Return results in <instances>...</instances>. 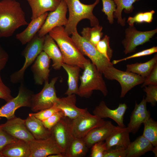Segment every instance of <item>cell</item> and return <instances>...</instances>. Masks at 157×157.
Returning a JSON list of instances; mask_svg holds the SVG:
<instances>
[{"mask_svg":"<svg viewBox=\"0 0 157 157\" xmlns=\"http://www.w3.org/2000/svg\"><path fill=\"white\" fill-rule=\"evenodd\" d=\"M58 79L56 77L50 82L49 81H46L40 92L33 94L30 107L32 111L35 112L49 108L56 102L58 97L56 95L55 85Z\"/></svg>","mask_w":157,"mask_h":157,"instance_id":"cell-8","label":"cell"},{"mask_svg":"<svg viewBox=\"0 0 157 157\" xmlns=\"http://www.w3.org/2000/svg\"><path fill=\"white\" fill-rule=\"evenodd\" d=\"M43 51L52 60L53 68L60 69L64 63L63 56L56 42L48 33L45 35Z\"/></svg>","mask_w":157,"mask_h":157,"instance_id":"cell-21","label":"cell"},{"mask_svg":"<svg viewBox=\"0 0 157 157\" xmlns=\"http://www.w3.org/2000/svg\"><path fill=\"white\" fill-rule=\"evenodd\" d=\"M45 36H39L37 33L30 41L22 53L25 60L22 67L10 76V81L12 83L23 82L26 70L35 60L38 56L43 51Z\"/></svg>","mask_w":157,"mask_h":157,"instance_id":"cell-6","label":"cell"},{"mask_svg":"<svg viewBox=\"0 0 157 157\" xmlns=\"http://www.w3.org/2000/svg\"><path fill=\"white\" fill-rule=\"evenodd\" d=\"M17 140L0 128V151L7 145Z\"/></svg>","mask_w":157,"mask_h":157,"instance_id":"cell-45","label":"cell"},{"mask_svg":"<svg viewBox=\"0 0 157 157\" xmlns=\"http://www.w3.org/2000/svg\"><path fill=\"white\" fill-rule=\"evenodd\" d=\"M32 11L31 19L38 17L48 11L54 10L58 6L61 0H26Z\"/></svg>","mask_w":157,"mask_h":157,"instance_id":"cell-26","label":"cell"},{"mask_svg":"<svg viewBox=\"0 0 157 157\" xmlns=\"http://www.w3.org/2000/svg\"><path fill=\"white\" fill-rule=\"evenodd\" d=\"M51 135L65 153L74 138L71 131L70 119L66 117L61 119L51 130Z\"/></svg>","mask_w":157,"mask_h":157,"instance_id":"cell-15","label":"cell"},{"mask_svg":"<svg viewBox=\"0 0 157 157\" xmlns=\"http://www.w3.org/2000/svg\"><path fill=\"white\" fill-rule=\"evenodd\" d=\"M147 103L144 97L140 103L138 104L135 102L127 127L130 133H135L141 124L150 117V113L147 108Z\"/></svg>","mask_w":157,"mask_h":157,"instance_id":"cell-18","label":"cell"},{"mask_svg":"<svg viewBox=\"0 0 157 157\" xmlns=\"http://www.w3.org/2000/svg\"><path fill=\"white\" fill-rule=\"evenodd\" d=\"M100 0H96L92 4H85L80 0H63L69 13L67 23L64 27L65 32L69 35H72L77 31L78 23L84 19L89 20L92 27L99 25L98 19L93 14V11Z\"/></svg>","mask_w":157,"mask_h":157,"instance_id":"cell-3","label":"cell"},{"mask_svg":"<svg viewBox=\"0 0 157 157\" xmlns=\"http://www.w3.org/2000/svg\"><path fill=\"white\" fill-rule=\"evenodd\" d=\"M148 85H157V63L144 80L142 87Z\"/></svg>","mask_w":157,"mask_h":157,"instance_id":"cell-43","label":"cell"},{"mask_svg":"<svg viewBox=\"0 0 157 157\" xmlns=\"http://www.w3.org/2000/svg\"><path fill=\"white\" fill-rule=\"evenodd\" d=\"M107 79L117 81L121 87L120 97L124 98L127 93L136 85L143 83L145 78L137 74L116 69L113 65L108 67L103 74Z\"/></svg>","mask_w":157,"mask_h":157,"instance_id":"cell-7","label":"cell"},{"mask_svg":"<svg viewBox=\"0 0 157 157\" xmlns=\"http://www.w3.org/2000/svg\"><path fill=\"white\" fill-rule=\"evenodd\" d=\"M72 35L71 38L82 54L89 58L102 74L108 67L113 65L110 60L98 51L95 46L81 36L77 31Z\"/></svg>","mask_w":157,"mask_h":157,"instance_id":"cell-5","label":"cell"},{"mask_svg":"<svg viewBox=\"0 0 157 157\" xmlns=\"http://www.w3.org/2000/svg\"><path fill=\"white\" fill-rule=\"evenodd\" d=\"M154 147L142 135L131 142L126 149V157H139L153 151Z\"/></svg>","mask_w":157,"mask_h":157,"instance_id":"cell-27","label":"cell"},{"mask_svg":"<svg viewBox=\"0 0 157 157\" xmlns=\"http://www.w3.org/2000/svg\"><path fill=\"white\" fill-rule=\"evenodd\" d=\"M8 58V54L0 44V72L5 67Z\"/></svg>","mask_w":157,"mask_h":157,"instance_id":"cell-46","label":"cell"},{"mask_svg":"<svg viewBox=\"0 0 157 157\" xmlns=\"http://www.w3.org/2000/svg\"><path fill=\"white\" fill-rule=\"evenodd\" d=\"M97 50L108 60L110 61L113 51L110 46V37L106 35L95 46Z\"/></svg>","mask_w":157,"mask_h":157,"instance_id":"cell-35","label":"cell"},{"mask_svg":"<svg viewBox=\"0 0 157 157\" xmlns=\"http://www.w3.org/2000/svg\"><path fill=\"white\" fill-rule=\"evenodd\" d=\"M88 149L83 138H74L65 153L67 157H84L88 152Z\"/></svg>","mask_w":157,"mask_h":157,"instance_id":"cell-30","label":"cell"},{"mask_svg":"<svg viewBox=\"0 0 157 157\" xmlns=\"http://www.w3.org/2000/svg\"><path fill=\"white\" fill-rule=\"evenodd\" d=\"M28 24L19 2L15 0L0 1V38L10 37L19 27Z\"/></svg>","mask_w":157,"mask_h":157,"instance_id":"cell-1","label":"cell"},{"mask_svg":"<svg viewBox=\"0 0 157 157\" xmlns=\"http://www.w3.org/2000/svg\"><path fill=\"white\" fill-rule=\"evenodd\" d=\"M13 98L11 94L10 90L3 82L0 72V99L7 102Z\"/></svg>","mask_w":157,"mask_h":157,"instance_id":"cell-44","label":"cell"},{"mask_svg":"<svg viewBox=\"0 0 157 157\" xmlns=\"http://www.w3.org/2000/svg\"><path fill=\"white\" fill-rule=\"evenodd\" d=\"M144 87L146 94V101L150 103L152 106H155L157 102V85H148Z\"/></svg>","mask_w":157,"mask_h":157,"instance_id":"cell-37","label":"cell"},{"mask_svg":"<svg viewBox=\"0 0 157 157\" xmlns=\"http://www.w3.org/2000/svg\"><path fill=\"white\" fill-rule=\"evenodd\" d=\"M67 10L66 3L63 0H61L57 8L48 13L44 23L37 33L38 35L43 37L56 27L65 26L67 22L66 17Z\"/></svg>","mask_w":157,"mask_h":157,"instance_id":"cell-12","label":"cell"},{"mask_svg":"<svg viewBox=\"0 0 157 157\" xmlns=\"http://www.w3.org/2000/svg\"><path fill=\"white\" fill-rule=\"evenodd\" d=\"M126 149L120 146H115L106 150L103 157H126Z\"/></svg>","mask_w":157,"mask_h":157,"instance_id":"cell-41","label":"cell"},{"mask_svg":"<svg viewBox=\"0 0 157 157\" xmlns=\"http://www.w3.org/2000/svg\"><path fill=\"white\" fill-rule=\"evenodd\" d=\"M50 59L44 51L38 56L31 67L36 84L42 85L49 81Z\"/></svg>","mask_w":157,"mask_h":157,"instance_id":"cell-17","label":"cell"},{"mask_svg":"<svg viewBox=\"0 0 157 157\" xmlns=\"http://www.w3.org/2000/svg\"><path fill=\"white\" fill-rule=\"evenodd\" d=\"M142 135L154 147H157V122L150 117L143 124Z\"/></svg>","mask_w":157,"mask_h":157,"instance_id":"cell-32","label":"cell"},{"mask_svg":"<svg viewBox=\"0 0 157 157\" xmlns=\"http://www.w3.org/2000/svg\"><path fill=\"white\" fill-rule=\"evenodd\" d=\"M60 110L57 107L55 103L51 107L41 110L36 113L31 114L36 118L42 121Z\"/></svg>","mask_w":157,"mask_h":157,"instance_id":"cell-39","label":"cell"},{"mask_svg":"<svg viewBox=\"0 0 157 157\" xmlns=\"http://www.w3.org/2000/svg\"><path fill=\"white\" fill-rule=\"evenodd\" d=\"M102 29L99 25L92 28H84L81 32L82 36L96 46L103 36Z\"/></svg>","mask_w":157,"mask_h":157,"instance_id":"cell-33","label":"cell"},{"mask_svg":"<svg viewBox=\"0 0 157 157\" xmlns=\"http://www.w3.org/2000/svg\"><path fill=\"white\" fill-rule=\"evenodd\" d=\"M33 94L21 83L17 95L13 98L0 108V117L7 119L14 117L16 110L23 107H31V99Z\"/></svg>","mask_w":157,"mask_h":157,"instance_id":"cell-10","label":"cell"},{"mask_svg":"<svg viewBox=\"0 0 157 157\" xmlns=\"http://www.w3.org/2000/svg\"><path fill=\"white\" fill-rule=\"evenodd\" d=\"M157 63V55L156 54L146 62L127 64L126 71L135 73L145 78Z\"/></svg>","mask_w":157,"mask_h":157,"instance_id":"cell-29","label":"cell"},{"mask_svg":"<svg viewBox=\"0 0 157 157\" xmlns=\"http://www.w3.org/2000/svg\"><path fill=\"white\" fill-rule=\"evenodd\" d=\"M30 157H46L55 154L65 153L51 135L44 139H33L29 142Z\"/></svg>","mask_w":157,"mask_h":157,"instance_id":"cell-13","label":"cell"},{"mask_svg":"<svg viewBox=\"0 0 157 157\" xmlns=\"http://www.w3.org/2000/svg\"><path fill=\"white\" fill-rule=\"evenodd\" d=\"M103 119L91 114L87 110L76 118L70 120V128L74 138H83L93 129L103 124Z\"/></svg>","mask_w":157,"mask_h":157,"instance_id":"cell-9","label":"cell"},{"mask_svg":"<svg viewBox=\"0 0 157 157\" xmlns=\"http://www.w3.org/2000/svg\"><path fill=\"white\" fill-rule=\"evenodd\" d=\"M48 14V13L46 12L38 17L31 19L27 27L23 31L16 35V38L22 44H27L38 33L44 23Z\"/></svg>","mask_w":157,"mask_h":157,"instance_id":"cell-24","label":"cell"},{"mask_svg":"<svg viewBox=\"0 0 157 157\" xmlns=\"http://www.w3.org/2000/svg\"><path fill=\"white\" fill-rule=\"evenodd\" d=\"M0 128L8 134L17 139L29 143L35 139L27 128L25 119L15 116L0 125Z\"/></svg>","mask_w":157,"mask_h":157,"instance_id":"cell-14","label":"cell"},{"mask_svg":"<svg viewBox=\"0 0 157 157\" xmlns=\"http://www.w3.org/2000/svg\"><path fill=\"white\" fill-rule=\"evenodd\" d=\"M129 133L127 127L115 126L105 140L107 150L115 146H120L127 149L131 142Z\"/></svg>","mask_w":157,"mask_h":157,"instance_id":"cell-22","label":"cell"},{"mask_svg":"<svg viewBox=\"0 0 157 157\" xmlns=\"http://www.w3.org/2000/svg\"><path fill=\"white\" fill-rule=\"evenodd\" d=\"M139 0H113L117 6L115 11L113 13L114 18H117V22L122 26L125 25V20L122 17V12L123 10L126 13H129L134 9L133 3Z\"/></svg>","mask_w":157,"mask_h":157,"instance_id":"cell-31","label":"cell"},{"mask_svg":"<svg viewBox=\"0 0 157 157\" xmlns=\"http://www.w3.org/2000/svg\"><path fill=\"white\" fill-rule=\"evenodd\" d=\"M65 117L64 113L62 111L60 110L47 119L42 121V122L45 127L51 131L54 126Z\"/></svg>","mask_w":157,"mask_h":157,"instance_id":"cell-38","label":"cell"},{"mask_svg":"<svg viewBox=\"0 0 157 157\" xmlns=\"http://www.w3.org/2000/svg\"><path fill=\"white\" fill-rule=\"evenodd\" d=\"M76 94L67 95L58 98L56 103L57 107L64 113L65 116L73 120L84 113L88 110L87 108H81L76 105Z\"/></svg>","mask_w":157,"mask_h":157,"instance_id":"cell-19","label":"cell"},{"mask_svg":"<svg viewBox=\"0 0 157 157\" xmlns=\"http://www.w3.org/2000/svg\"><path fill=\"white\" fill-rule=\"evenodd\" d=\"M91 148V157H103L105 152L107 150L106 143L104 141L95 143Z\"/></svg>","mask_w":157,"mask_h":157,"instance_id":"cell-42","label":"cell"},{"mask_svg":"<svg viewBox=\"0 0 157 157\" xmlns=\"http://www.w3.org/2000/svg\"><path fill=\"white\" fill-rule=\"evenodd\" d=\"M29 143L17 139L6 146L0 151V157H30Z\"/></svg>","mask_w":157,"mask_h":157,"instance_id":"cell-23","label":"cell"},{"mask_svg":"<svg viewBox=\"0 0 157 157\" xmlns=\"http://www.w3.org/2000/svg\"><path fill=\"white\" fill-rule=\"evenodd\" d=\"M82 74L79 77L81 83L78 87V96L88 98L94 90L100 91L106 96L108 91L103 74L90 60L85 65Z\"/></svg>","mask_w":157,"mask_h":157,"instance_id":"cell-4","label":"cell"},{"mask_svg":"<svg viewBox=\"0 0 157 157\" xmlns=\"http://www.w3.org/2000/svg\"><path fill=\"white\" fill-rule=\"evenodd\" d=\"M48 34L54 40L62 54L64 63L77 66L82 69L90 60L86 58L71 38L65 31L63 26L56 27Z\"/></svg>","mask_w":157,"mask_h":157,"instance_id":"cell-2","label":"cell"},{"mask_svg":"<svg viewBox=\"0 0 157 157\" xmlns=\"http://www.w3.org/2000/svg\"><path fill=\"white\" fill-rule=\"evenodd\" d=\"M26 126L35 139H47L51 136V132L45 127L42 121L34 117L31 113L25 119Z\"/></svg>","mask_w":157,"mask_h":157,"instance_id":"cell-25","label":"cell"},{"mask_svg":"<svg viewBox=\"0 0 157 157\" xmlns=\"http://www.w3.org/2000/svg\"><path fill=\"white\" fill-rule=\"evenodd\" d=\"M157 52V47H153L151 48L145 49L136 53L126 58L117 60H114L112 62L113 65L127 60L137 57L151 55Z\"/></svg>","mask_w":157,"mask_h":157,"instance_id":"cell-40","label":"cell"},{"mask_svg":"<svg viewBox=\"0 0 157 157\" xmlns=\"http://www.w3.org/2000/svg\"><path fill=\"white\" fill-rule=\"evenodd\" d=\"M1 119V117H0V119Z\"/></svg>","mask_w":157,"mask_h":157,"instance_id":"cell-48","label":"cell"},{"mask_svg":"<svg viewBox=\"0 0 157 157\" xmlns=\"http://www.w3.org/2000/svg\"><path fill=\"white\" fill-rule=\"evenodd\" d=\"M62 67L67 73L68 88L65 93L67 95L75 94L78 95V81L81 68L77 66L69 65L63 63Z\"/></svg>","mask_w":157,"mask_h":157,"instance_id":"cell-28","label":"cell"},{"mask_svg":"<svg viewBox=\"0 0 157 157\" xmlns=\"http://www.w3.org/2000/svg\"><path fill=\"white\" fill-rule=\"evenodd\" d=\"M155 13L154 10L145 12H140L134 16L129 17L127 22L129 26H133L135 23H150L153 19V15Z\"/></svg>","mask_w":157,"mask_h":157,"instance_id":"cell-34","label":"cell"},{"mask_svg":"<svg viewBox=\"0 0 157 157\" xmlns=\"http://www.w3.org/2000/svg\"><path fill=\"white\" fill-rule=\"evenodd\" d=\"M48 157H67L65 153H60L50 155Z\"/></svg>","mask_w":157,"mask_h":157,"instance_id":"cell-47","label":"cell"},{"mask_svg":"<svg viewBox=\"0 0 157 157\" xmlns=\"http://www.w3.org/2000/svg\"><path fill=\"white\" fill-rule=\"evenodd\" d=\"M115 126L110 121H105L102 125L92 130L83 139L88 147L91 148L96 143L105 141Z\"/></svg>","mask_w":157,"mask_h":157,"instance_id":"cell-20","label":"cell"},{"mask_svg":"<svg viewBox=\"0 0 157 157\" xmlns=\"http://www.w3.org/2000/svg\"><path fill=\"white\" fill-rule=\"evenodd\" d=\"M127 108L126 104L123 103L119 104L116 108L111 109L102 101L96 107L93 113V115L101 119L109 118L115 121L118 126L125 127L124 123V116Z\"/></svg>","mask_w":157,"mask_h":157,"instance_id":"cell-16","label":"cell"},{"mask_svg":"<svg viewBox=\"0 0 157 157\" xmlns=\"http://www.w3.org/2000/svg\"><path fill=\"white\" fill-rule=\"evenodd\" d=\"M103 8L101 10L107 16L109 22L111 24L114 22L113 13L116 9L117 6L113 0H101Z\"/></svg>","mask_w":157,"mask_h":157,"instance_id":"cell-36","label":"cell"},{"mask_svg":"<svg viewBox=\"0 0 157 157\" xmlns=\"http://www.w3.org/2000/svg\"><path fill=\"white\" fill-rule=\"evenodd\" d=\"M157 29L142 31L133 26H129L125 31V38L122 41L125 54L135 51L138 46L149 41L157 33Z\"/></svg>","mask_w":157,"mask_h":157,"instance_id":"cell-11","label":"cell"}]
</instances>
